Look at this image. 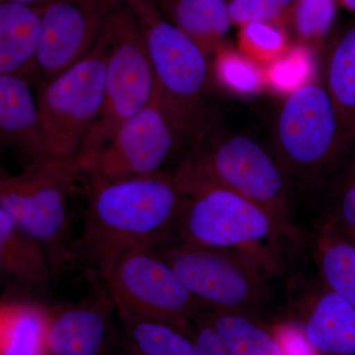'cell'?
Segmentation results:
<instances>
[{
    "mask_svg": "<svg viewBox=\"0 0 355 355\" xmlns=\"http://www.w3.org/2000/svg\"><path fill=\"white\" fill-rule=\"evenodd\" d=\"M80 252L97 277L128 250L173 239L188 193L173 173L108 181L89 175Z\"/></svg>",
    "mask_w": 355,
    "mask_h": 355,
    "instance_id": "cell-1",
    "label": "cell"
},
{
    "mask_svg": "<svg viewBox=\"0 0 355 355\" xmlns=\"http://www.w3.org/2000/svg\"><path fill=\"white\" fill-rule=\"evenodd\" d=\"M184 191L216 187L256 202L294 237L293 183L272 151L242 133L207 132L173 173ZM187 193V191H186Z\"/></svg>",
    "mask_w": 355,
    "mask_h": 355,
    "instance_id": "cell-2",
    "label": "cell"
},
{
    "mask_svg": "<svg viewBox=\"0 0 355 355\" xmlns=\"http://www.w3.org/2000/svg\"><path fill=\"white\" fill-rule=\"evenodd\" d=\"M85 173L80 156H43L17 175H2L0 209L41 243L50 260L53 279L76 257L69 198Z\"/></svg>",
    "mask_w": 355,
    "mask_h": 355,
    "instance_id": "cell-3",
    "label": "cell"
},
{
    "mask_svg": "<svg viewBox=\"0 0 355 355\" xmlns=\"http://www.w3.org/2000/svg\"><path fill=\"white\" fill-rule=\"evenodd\" d=\"M137 17L163 105L184 141L207 132L205 97L209 90V55L160 9L157 0H123Z\"/></svg>",
    "mask_w": 355,
    "mask_h": 355,
    "instance_id": "cell-4",
    "label": "cell"
},
{
    "mask_svg": "<svg viewBox=\"0 0 355 355\" xmlns=\"http://www.w3.org/2000/svg\"><path fill=\"white\" fill-rule=\"evenodd\" d=\"M186 191L175 241L245 252L275 270L277 243L294 237L270 212L225 189L197 187Z\"/></svg>",
    "mask_w": 355,
    "mask_h": 355,
    "instance_id": "cell-5",
    "label": "cell"
},
{
    "mask_svg": "<svg viewBox=\"0 0 355 355\" xmlns=\"http://www.w3.org/2000/svg\"><path fill=\"white\" fill-rule=\"evenodd\" d=\"M273 154L292 183L314 186L336 171L349 151L324 84L309 83L286 96L277 113Z\"/></svg>",
    "mask_w": 355,
    "mask_h": 355,
    "instance_id": "cell-6",
    "label": "cell"
},
{
    "mask_svg": "<svg viewBox=\"0 0 355 355\" xmlns=\"http://www.w3.org/2000/svg\"><path fill=\"white\" fill-rule=\"evenodd\" d=\"M108 29L110 51L101 114L78 153L86 174L123 123L150 102L157 89L144 35L127 4L123 2L114 11Z\"/></svg>",
    "mask_w": 355,
    "mask_h": 355,
    "instance_id": "cell-7",
    "label": "cell"
},
{
    "mask_svg": "<svg viewBox=\"0 0 355 355\" xmlns=\"http://www.w3.org/2000/svg\"><path fill=\"white\" fill-rule=\"evenodd\" d=\"M156 249L205 309L256 314L270 300L272 272L253 254L177 241Z\"/></svg>",
    "mask_w": 355,
    "mask_h": 355,
    "instance_id": "cell-8",
    "label": "cell"
},
{
    "mask_svg": "<svg viewBox=\"0 0 355 355\" xmlns=\"http://www.w3.org/2000/svg\"><path fill=\"white\" fill-rule=\"evenodd\" d=\"M110 51L108 23L87 55L44 83L38 104L46 155H77L99 119Z\"/></svg>",
    "mask_w": 355,
    "mask_h": 355,
    "instance_id": "cell-9",
    "label": "cell"
},
{
    "mask_svg": "<svg viewBox=\"0 0 355 355\" xmlns=\"http://www.w3.org/2000/svg\"><path fill=\"white\" fill-rule=\"evenodd\" d=\"M114 307L193 333L203 306L156 248L128 250L99 275Z\"/></svg>",
    "mask_w": 355,
    "mask_h": 355,
    "instance_id": "cell-10",
    "label": "cell"
},
{
    "mask_svg": "<svg viewBox=\"0 0 355 355\" xmlns=\"http://www.w3.org/2000/svg\"><path fill=\"white\" fill-rule=\"evenodd\" d=\"M182 141L166 112L157 85L153 99L116 132L88 175L108 181L153 176L162 172Z\"/></svg>",
    "mask_w": 355,
    "mask_h": 355,
    "instance_id": "cell-11",
    "label": "cell"
},
{
    "mask_svg": "<svg viewBox=\"0 0 355 355\" xmlns=\"http://www.w3.org/2000/svg\"><path fill=\"white\" fill-rule=\"evenodd\" d=\"M123 0H49L37 70L44 83L64 73L85 57Z\"/></svg>",
    "mask_w": 355,
    "mask_h": 355,
    "instance_id": "cell-12",
    "label": "cell"
},
{
    "mask_svg": "<svg viewBox=\"0 0 355 355\" xmlns=\"http://www.w3.org/2000/svg\"><path fill=\"white\" fill-rule=\"evenodd\" d=\"M116 307L104 286L78 303L48 307L44 345L50 355H114Z\"/></svg>",
    "mask_w": 355,
    "mask_h": 355,
    "instance_id": "cell-13",
    "label": "cell"
},
{
    "mask_svg": "<svg viewBox=\"0 0 355 355\" xmlns=\"http://www.w3.org/2000/svg\"><path fill=\"white\" fill-rule=\"evenodd\" d=\"M44 6L0 3V76L27 78L37 71Z\"/></svg>",
    "mask_w": 355,
    "mask_h": 355,
    "instance_id": "cell-14",
    "label": "cell"
},
{
    "mask_svg": "<svg viewBox=\"0 0 355 355\" xmlns=\"http://www.w3.org/2000/svg\"><path fill=\"white\" fill-rule=\"evenodd\" d=\"M323 81L338 114L343 142L350 151L355 144V19L327 41Z\"/></svg>",
    "mask_w": 355,
    "mask_h": 355,
    "instance_id": "cell-15",
    "label": "cell"
},
{
    "mask_svg": "<svg viewBox=\"0 0 355 355\" xmlns=\"http://www.w3.org/2000/svg\"><path fill=\"white\" fill-rule=\"evenodd\" d=\"M1 141L33 158L46 155L39 104L29 81L19 76H0Z\"/></svg>",
    "mask_w": 355,
    "mask_h": 355,
    "instance_id": "cell-16",
    "label": "cell"
},
{
    "mask_svg": "<svg viewBox=\"0 0 355 355\" xmlns=\"http://www.w3.org/2000/svg\"><path fill=\"white\" fill-rule=\"evenodd\" d=\"M319 355H355V308L323 286L311 299L300 323Z\"/></svg>",
    "mask_w": 355,
    "mask_h": 355,
    "instance_id": "cell-17",
    "label": "cell"
},
{
    "mask_svg": "<svg viewBox=\"0 0 355 355\" xmlns=\"http://www.w3.org/2000/svg\"><path fill=\"white\" fill-rule=\"evenodd\" d=\"M0 268L2 275L30 291L48 288L53 279L46 250L10 214L0 209Z\"/></svg>",
    "mask_w": 355,
    "mask_h": 355,
    "instance_id": "cell-18",
    "label": "cell"
},
{
    "mask_svg": "<svg viewBox=\"0 0 355 355\" xmlns=\"http://www.w3.org/2000/svg\"><path fill=\"white\" fill-rule=\"evenodd\" d=\"M157 4L163 15L209 57L227 46L233 25L227 0H157Z\"/></svg>",
    "mask_w": 355,
    "mask_h": 355,
    "instance_id": "cell-19",
    "label": "cell"
},
{
    "mask_svg": "<svg viewBox=\"0 0 355 355\" xmlns=\"http://www.w3.org/2000/svg\"><path fill=\"white\" fill-rule=\"evenodd\" d=\"M118 322L114 355H193L190 334L165 322L116 309Z\"/></svg>",
    "mask_w": 355,
    "mask_h": 355,
    "instance_id": "cell-20",
    "label": "cell"
},
{
    "mask_svg": "<svg viewBox=\"0 0 355 355\" xmlns=\"http://www.w3.org/2000/svg\"><path fill=\"white\" fill-rule=\"evenodd\" d=\"M200 316L211 324L230 355H284L272 327L253 313L203 309Z\"/></svg>",
    "mask_w": 355,
    "mask_h": 355,
    "instance_id": "cell-21",
    "label": "cell"
},
{
    "mask_svg": "<svg viewBox=\"0 0 355 355\" xmlns=\"http://www.w3.org/2000/svg\"><path fill=\"white\" fill-rule=\"evenodd\" d=\"M315 249L323 286L355 308V243L327 219L318 231Z\"/></svg>",
    "mask_w": 355,
    "mask_h": 355,
    "instance_id": "cell-22",
    "label": "cell"
},
{
    "mask_svg": "<svg viewBox=\"0 0 355 355\" xmlns=\"http://www.w3.org/2000/svg\"><path fill=\"white\" fill-rule=\"evenodd\" d=\"M48 306L26 301H2L0 355H39L46 352Z\"/></svg>",
    "mask_w": 355,
    "mask_h": 355,
    "instance_id": "cell-23",
    "label": "cell"
},
{
    "mask_svg": "<svg viewBox=\"0 0 355 355\" xmlns=\"http://www.w3.org/2000/svg\"><path fill=\"white\" fill-rule=\"evenodd\" d=\"M338 7V0H294L286 25L301 46L319 48L333 30Z\"/></svg>",
    "mask_w": 355,
    "mask_h": 355,
    "instance_id": "cell-24",
    "label": "cell"
},
{
    "mask_svg": "<svg viewBox=\"0 0 355 355\" xmlns=\"http://www.w3.org/2000/svg\"><path fill=\"white\" fill-rule=\"evenodd\" d=\"M216 78L226 89L239 95H253L268 86L266 70L241 51L225 46L214 53Z\"/></svg>",
    "mask_w": 355,
    "mask_h": 355,
    "instance_id": "cell-25",
    "label": "cell"
},
{
    "mask_svg": "<svg viewBox=\"0 0 355 355\" xmlns=\"http://www.w3.org/2000/svg\"><path fill=\"white\" fill-rule=\"evenodd\" d=\"M240 51L261 67H270L291 50L286 26L248 23L240 27Z\"/></svg>",
    "mask_w": 355,
    "mask_h": 355,
    "instance_id": "cell-26",
    "label": "cell"
},
{
    "mask_svg": "<svg viewBox=\"0 0 355 355\" xmlns=\"http://www.w3.org/2000/svg\"><path fill=\"white\" fill-rule=\"evenodd\" d=\"M294 0H229L233 25L275 23L286 26Z\"/></svg>",
    "mask_w": 355,
    "mask_h": 355,
    "instance_id": "cell-27",
    "label": "cell"
},
{
    "mask_svg": "<svg viewBox=\"0 0 355 355\" xmlns=\"http://www.w3.org/2000/svg\"><path fill=\"white\" fill-rule=\"evenodd\" d=\"M328 219L340 227L355 231V155L343 162L336 178Z\"/></svg>",
    "mask_w": 355,
    "mask_h": 355,
    "instance_id": "cell-28",
    "label": "cell"
},
{
    "mask_svg": "<svg viewBox=\"0 0 355 355\" xmlns=\"http://www.w3.org/2000/svg\"><path fill=\"white\" fill-rule=\"evenodd\" d=\"M306 46L287 51L284 57L268 67L266 70L268 85L279 89L280 91H292L300 87L306 81L310 73V62L305 55ZM288 93V94H289Z\"/></svg>",
    "mask_w": 355,
    "mask_h": 355,
    "instance_id": "cell-29",
    "label": "cell"
},
{
    "mask_svg": "<svg viewBox=\"0 0 355 355\" xmlns=\"http://www.w3.org/2000/svg\"><path fill=\"white\" fill-rule=\"evenodd\" d=\"M284 355H319L311 347L300 324L280 323L272 327Z\"/></svg>",
    "mask_w": 355,
    "mask_h": 355,
    "instance_id": "cell-30",
    "label": "cell"
},
{
    "mask_svg": "<svg viewBox=\"0 0 355 355\" xmlns=\"http://www.w3.org/2000/svg\"><path fill=\"white\" fill-rule=\"evenodd\" d=\"M193 355H230L211 324L202 317L193 323Z\"/></svg>",
    "mask_w": 355,
    "mask_h": 355,
    "instance_id": "cell-31",
    "label": "cell"
},
{
    "mask_svg": "<svg viewBox=\"0 0 355 355\" xmlns=\"http://www.w3.org/2000/svg\"><path fill=\"white\" fill-rule=\"evenodd\" d=\"M338 6L355 16V0H338Z\"/></svg>",
    "mask_w": 355,
    "mask_h": 355,
    "instance_id": "cell-32",
    "label": "cell"
},
{
    "mask_svg": "<svg viewBox=\"0 0 355 355\" xmlns=\"http://www.w3.org/2000/svg\"><path fill=\"white\" fill-rule=\"evenodd\" d=\"M1 1L17 2V3L27 4V6H44L49 0H1Z\"/></svg>",
    "mask_w": 355,
    "mask_h": 355,
    "instance_id": "cell-33",
    "label": "cell"
},
{
    "mask_svg": "<svg viewBox=\"0 0 355 355\" xmlns=\"http://www.w3.org/2000/svg\"><path fill=\"white\" fill-rule=\"evenodd\" d=\"M338 228H340V230H342L343 232L345 233V234L347 235L350 240H352V241L355 243V231L349 230V229L342 228L340 227V226H338Z\"/></svg>",
    "mask_w": 355,
    "mask_h": 355,
    "instance_id": "cell-34",
    "label": "cell"
}]
</instances>
